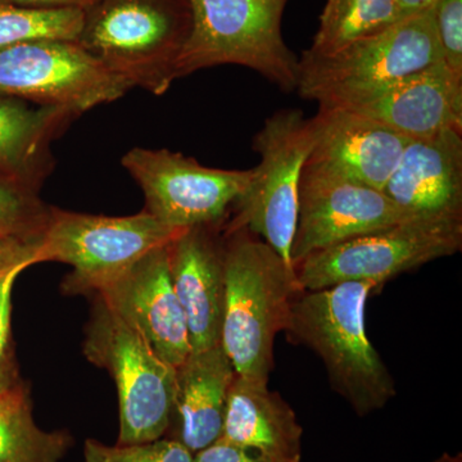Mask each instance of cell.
Wrapping results in <instances>:
<instances>
[{
  "label": "cell",
  "mask_w": 462,
  "mask_h": 462,
  "mask_svg": "<svg viewBox=\"0 0 462 462\" xmlns=\"http://www.w3.org/2000/svg\"><path fill=\"white\" fill-rule=\"evenodd\" d=\"M78 42L132 88L162 96L191 32L190 0H97Z\"/></svg>",
  "instance_id": "cell-3"
},
{
  "label": "cell",
  "mask_w": 462,
  "mask_h": 462,
  "mask_svg": "<svg viewBox=\"0 0 462 462\" xmlns=\"http://www.w3.org/2000/svg\"><path fill=\"white\" fill-rule=\"evenodd\" d=\"M310 121L314 147L307 166L382 191L411 142L343 107L320 106Z\"/></svg>",
  "instance_id": "cell-14"
},
{
  "label": "cell",
  "mask_w": 462,
  "mask_h": 462,
  "mask_svg": "<svg viewBox=\"0 0 462 462\" xmlns=\"http://www.w3.org/2000/svg\"><path fill=\"white\" fill-rule=\"evenodd\" d=\"M194 462H275L264 456L243 448L218 438L212 445L200 449L194 456Z\"/></svg>",
  "instance_id": "cell-28"
},
{
  "label": "cell",
  "mask_w": 462,
  "mask_h": 462,
  "mask_svg": "<svg viewBox=\"0 0 462 462\" xmlns=\"http://www.w3.org/2000/svg\"><path fill=\"white\" fill-rule=\"evenodd\" d=\"M84 355L114 376L120 401L117 445L161 439L175 410L176 370L98 297Z\"/></svg>",
  "instance_id": "cell-6"
},
{
  "label": "cell",
  "mask_w": 462,
  "mask_h": 462,
  "mask_svg": "<svg viewBox=\"0 0 462 462\" xmlns=\"http://www.w3.org/2000/svg\"><path fill=\"white\" fill-rule=\"evenodd\" d=\"M438 0H397L398 21L433 8Z\"/></svg>",
  "instance_id": "cell-31"
},
{
  "label": "cell",
  "mask_w": 462,
  "mask_h": 462,
  "mask_svg": "<svg viewBox=\"0 0 462 462\" xmlns=\"http://www.w3.org/2000/svg\"><path fill=\"white\" fill-rule=\"evenodd\" d=\"M221 346L240 378L267 383L273 343L300 291L296 270L248 230L226 234Z\"/></svg>",
  "instance_id": "cell-1"
},
{
  "label": "cell",
  "mask_w": 462,
  "mask_h": 462,
  "mask_svg": "<svg viewBox=\"0 0 462 462\" xmlns=\"http://www.w3.org/2000/svg\"><path fill=\"white\" fill-rule=\"evenodd\" d=\"M383 191L410 220L462 223V132L410 142Z\"/></svg>",
  "instance_id": "cell-16"
},
{
  "label": "cell",
  "mask_w": 462,
  "mask_h": 462,
  "mask_svg": "<svg viewBox=\"0 0 462 462\" xmlns=\"http://www.w3.org/2000/svg\"><path fill=\"white\" fill-rule=\"evenodd\" d=\"M442 62L433 7L334 53L303 51L297 91L319 106H343Z\"/></svg>",
  "instance_id": "cell-4"
},
{
  "label": "cell",
  "mask_w": 462,
  "mask_h": 462,
  "mask_svg": "<svg viewBox=\"0 0 462 462\" xmlns=\"http://www.w3.org/2000/svg\"><path fill=\"white\" fill-rule=\"evenodd\" d=\"M404 220L410 218L384 191L305 165L298 191L291 263L296 266L315 252Z\"/></svg>",
  "instance_id": "cell-12"
},
{
  "label": "cell",
  "mask_w": 462,
  "mask_h": 462,
  "mask_svg": "<svg viewBox=\"0 0 462 462\" xmlns=\"http://www.w3.org/2000/svg\"><path fill=\"white\" fill-rule=\"evenodd\" d=\"M179 233L147 211L108 217L51 207L35 264L48 261L69 264L74 272L67 276L65 291L98 293L149 252L169 245Z\"/></svg>",
  "instance_id": "cell-8"
},
{
  "label": "cell",
  "mask_w": 462,
  "mask_h": 462,
  "mask_svg": "<svg viewBox=\"0 0 462 462\" xmlns=\"http://www.w3.org/2000/svg\"><path fill=\"white\" fill-rule=\"evenodd\" d=\"M434 20L443 62L452 74L462 79V0H438Z\"/></svg>",
  "instance_id": "cell-27"
},
{
  "label": "cell",
  "mask_w": 462,
  "mask_h": 462,
  "mask_svg": "<svg viewBox=\"0 0 462 462\" xmlns=\"http://www.w3.org/2000/svg\"><path fill=\"white\" fill-rule=\"evenodd\" d=\"M7 5L35 9H79L85 11L97 0H0Z\"/></svg>",
  "instance_id": "cell-30"
},
{
  "label": "cell",
  "mask_w": 462,
  "mask_h": 462,
  "mask_svg": "<svg viewBox=\"0 0 462 462\" xmlns=\"http://www.w3.org/2000/svg\"><path fill=\"white\" fill-rule=\"evenodd\" d=\"M461 245L462 223L404 220L315 252L294 270L302 291L346 282L383 285L401 273L457 254Z\"/></svg>",
  "instance_id": "cell-9"
},
{
  "label": "cell",
  "mask_w": 462,
  "mask_h": 462,
  "mask_svg": "<svg viewBox=\"0 0 462 462\" xmlns=\"http://www.w3.org/2000/svg\"><path fill=\"white\" fill-rule=\"evenodd\" d=\"M84 462H194V455L180 440L157 439L111 447L88 439L84 446Z\"/></svg>",
  "instance_id": "cell-25"
},
{
  "label": "cell",
  "mask_w": 462,
  "mask_h": 462,
  "mask_svg": "<svg viewBox=\"0 0 462 462\" xmlns=\"http://www.w3.org/2000/svg\"><path fill=\"white\" fill-rule=\"evenodd\" d=\"M415 141L462 132V79L445 63L422 69L343 106Z\"/></svg>",
  "instance_id": "cell-15"
},
{
  "label": "cell",
  "mask_w": 462,
  "mask_h": 462,
  "mask_svg": "<svg viewBox=\"0 0 462 462\" xmlns=\"http://www.w3.org/2000/svg\"><path fill=\"white\" fill-rule=\"evenodd\" d=\"M302 434L296 413L267 383L236 375L220 438L275 462H300Z\"/></svg>",
  "instance_id": "cell-18"
},
{
  "label": "cell",
  "mask_w": 462,
  "mask_h": 462,
  "mask_svg": "<svg viewBox=\"0 0 462 462\" xmlns=\"http://www.w3.org/2000/svg\"><path fill=\"white\" fill-rule=\"evenodd\" d=\"M130 89L78 42H26L0 50V97L78 116L116 102Z\"/></svg>",
  "instance_id": "cell-10"
},
{
  "label": "cell",
  "mask_w": 462,
  "mask_h": 462,
  "mask_svg": "<svg viewBox=\"0 0 462 462\" xmlns=\"http://www.w3.org/2000/svg\"><path fill=\"white\" fill-rule=\"evenodd\" d=\"M50 216L36 191L0 178V236L39 243Z\"/></svg>",
  "instance_id": "cell-24"
},
{
  "label": "cell",
  "mask_w": 462,
  "mask_h": 462,
  "mask_svg": "<svg viewBox=\"0 0 462 462\" xmlns=\"http://www.w3.org/2000/svg\"><path fill=\"white\" fill-rule=\"evenodd\" d=\"M26 266L14 267L0 276V396L23 385L18 374L11 333L12 291Z\"/></svg>",
  "instance_id": "cell-26"
},
{
  "label": "cell",
  "mask_w": 462,
  "mask_h": 462,
  "mask_svg": "<svg viewBox=\"0 0 462 462\" xmlns=\"http://www.w3.org/2000/svg\"><path fill=\"white\" fill-rule=\"evenodd\" d=\"M396 23L397 0H327L314 41L306 51L319 56L334 53Z\"/></svg>",
  "instance_id": "cell-22"
},
{
  "label": "cell",
  "mask_w": 462,
  "mask_h": 462,
  "mask_svg": "<svg viewBox=\"0 0 462 462\" xmlns=\"http://www.w3.org/2000/svg\"><path fill=\"white\" fill-rule=\"evenodd\" d=\"M438 462H457V460H456V458L447 457L446 456L445 458H442V460Z\"/></svg>",
  "instance_id": "cell-32"
},
{
  "label": "cell",
  "mask_w": 462,
  "mask_h": 462,
  "mask_svg": "<svg viewBox=\"0 0 462 462\" xmlns=\"http://www.w3.org/2000/svg\"><path fill=\"white\" fill-rule=\"evenodd\" d=\"M76 115L0 97V178L36 191L53 167L51 143Z\"/></svg>",
  "instance_id": "cell-20"
},
{
  "label": "cell",
  "mask_w": 462,
  "mask_h": 462,
  "mask_svg": "<svg viewBox=\"0 0 462 462\" xmlns=\"http://www.w3.org/2000/svg\"><path fill=\"white\" fill-rule=\"evenodd\" d=\"M39 243H29L14 236H0V276L14 267H32Z\"/></svg>",
  "instance_id": "cell-29"
},
{
  "label": "cell",
  "mask_w": 462,
  "mask_h": 462,
  "mask_svg": "<svg viewBox=\"0 0 462 462\" xmlns=\"http://www.w3.org/2000/svg\"><path fill=\"white\" fill-rule=\"evenodd\" d=\"M175 370L173 415L180 420V442L197 454L223 433L227 393L236 370L221 345L191 352Z\"/></svg>",
  "instance_id": "cell-19"
},
{
  "label": "cell",
  "mask_w": 462,
  "mask_h": 462,
  "mask_svg": "<svg viewBox=\"0 0 462 462\" xmlns=\"http://www.w3.org/2000/svg\"><path fill=\"white\" fill-rule=\"evenodd\" d=\"M215 226L182 230L169 245L172 285L187 320L191 352L221 345L225 243Z\"/></svg>",
  "instance_id": "cell-17"
},
{
  "label": "cell",
  "mask_w": 462,
  "mask_h": 462,
  "mask_svg": "<svg viewBox=\"0 0 462 462\" xmlns=\"http://www.w3.org/2000/svg\"><path fill=\"white\" fill-rule=\"evenodd\" d=\"M169 245L149 252L97 294L176 369L191 348L187 320L172 285Z\"/></svg>",
  "instance_id": "cell-13"
},
{
  "label": "cell",
  "mask_w": 462,
  "mask_h": 462,
  "mask_svg": "<svg viewBox=\"0 0 462 462\" xmlns=\"http://www.w3.org/2000/svg\"><path fill=\"white\" fill-rule=\"evenodd\" d=\"M71 443L67 431L36 425L23 384L0 396V462H60Z\"/></svg>",
  "instance_id": "cell-21"
},
{
  "label": "cell",
  "mask_w": 462,
  "mask_h": 462,
  "mask_svg": "<svg viewBox=\"0 0 462 462\" xmlns=\"http://www.w3.org/2000/svg\"><path fill=\"white\" fill-rule=\"evenodd\" d=\"M375 282H346L302 291L291 302L289 338L320 356L336 391L360 415L382 409L396 394L393 379L365 328V306Z\"/></svg>",
  "instance_id": "cell-2"
},
{
  "label": "cell",
  "mask_w": 462,
  "mask_h": 462,
  "mask_svg": "<svg viewBox=\"0 0 462 462\" xmlns=\"http://www.w3.org/2000/svg\"><path fill=\"white\" fill-rule=\"evenodd\" d=\"M289 0H190L191 32L178 79L223 65L247 67L284 93L297 91L300 58L282 38Z\"/></svg>",
  "instance_id": "cell-5"
},
{
  "label": "cell",
  "mask_w": 462,
  "mask_h": 462,
  "mask_svg": "<svg viewBox=\"0 0 462 462\" xmlns=\"http://www.w3.org/2000/svg\"><path fill=\"white\" fill-rule=\"evenodd\" d=\"M252 147L260 163L251 170L247 188L234 205L236 216L226 234L248 230L293 266L291 249L297 227L298 191L314 147L311 121L300 109H282L264 121Z\"/></svg>",
  "instance_id": "cell-7"
},
{
  "label": "cell",
  "mask_w": 462,
  "mask_h": 462,
  "mask_svg": "<svg viewBox=\"0 0 462 462\" xmlns=\"http://www.w3.org/2000/svg\"><path fill=\"white\" fill-rule=\"evenodd\" d=\"M83 16L79 9L25 8L0 2V50L26 42H78Z\"/></svg>",
  "instance_id": "cell-23"
},
{
  "label": "cell",
  "mask_w": 462,
  "mask_h": 462,
  "mask_svg": "<svg viewBox=\"0 0 462 462\" xmlns=\"http://www.w3.org/2000/svg\"><path fill=\"white\" fill-rule=\"evenodd\" d=\"M121 163L144 193V211L178 231L220 224L251 179V170L212 169L167 149L134 148Z\"/></svg>",
  "instance_id": "cell-11"
}]
</instances>
